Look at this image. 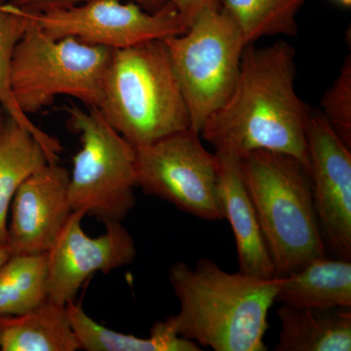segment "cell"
I'll list each match as a JSON object with an SVG mask.
<instances>
[{"label": "cell", "mask_w": 351, "mask_h": 351, "mask_svg": "<svg viewBox=\"0 0 351 351\" xmlns=\"http://www.w3.org/2000/svg\"><path fill=\"white\" fill-rule=\"evenodd\" d=\"M295 60L294 48L285 41L246 46L230 98L200 132L215 152L239 158L255 151L280 152L300 161L309 174L311 108L295 91Z\"/></svg>", "instance_id": "1"}, {"label": "cell", "mask_w": 351, "mask_h": 351, "mask_svg": "<svg viewBox=\"0 0 351 351\" xmlns=\"http://www.w3.org/2000/svg\"><path fill=\"white\" fill-rule=\"evenodd\" d=\"M179 313L166 319L179 336L216 351H265L269 309L283 277L230 274L207 258L193 269L182 262L169 269Z\"/></svg>", "instance_id": "2"}, {"label": "cell", "mask_w": 351, "mask_h": 351, "mask_svg": "<svg viewBox=\"0 0 351 351\" xmlns=\"http://www.w3.org/2000/svg\"><path fill=\"white\" fill-rule=\"evenodd\" d=\"M239 159L276 276H287L326 256L304 166L294 157L269 151L252 152Z\"/></svg>", "instance_id": "3"}, {"label": "cell", "mask_w": 351, "mask_h": 351, "mask_svg": "<svg viewBox=\"0 0 351 351\" xmlns=\"http://www.w3.org/2000/svg\"><path fill=\"white\" fill-rule=\"evenodd\" d=\"M98 110L135 147L191 129L163 40L112 51Z\"/></svg>", "instance_id": "4"}, {"label": "cell", "mask_w": 351, "mask_h": 351, "mask_svg": "<svg viewBox=\"0 0 351 351\" xmlns=\"http://www.w3.org/2000/svg\"><path fill=\"white\" fill-rule=\"evenodd\" d=\"M27 19L11 71L14 97L22 112H40L61 95L98 110L113 50L75 38H50Z\"/></svg>", "instance_id": "5"}, {"label": "cell", "mask_w": 351, "mask_h": 351, "mask_svg": "<svg viewBox=\"0 0 351 351\" xmlns=\"http://www.w3.org/2000/svg\"><path fill=\"white\" fill-rule=\"evenodd\" d=\"M188 108L191 130L225 105L239 77L248 45L239 25L223 7H210L184 34L163 40Z\"/></svg>", "instance_id": "6"}, {"label": "cell", "mask_w": 351, "mask_h": 351, "mask_svg": "<svg viewBox=\"0 0 351 351\" xmlns=\"http://www.w3.org/2000/svg\"><path fill=\"white\" fill-rule=\"evenodd\" d=\"M82 149L73 156L69 195L73 211L99 221L126 218L136 204V147L97 108H66Z\"/></svg>", "instance_id": "7"}, {"label": "cell", "mask_w": 351, "mask_h": 351, "mask_svg": "<svg viewBox=\"0 0 351 351\" xmlns=\"http://www.w3.org/2000/svg\"><path fill=\"white\" fill-rule=\"evenodd\" d=\"M136 174L137 186L145 195L199 219H223L218 159L205 149L199 134L191 129L136 147Z\"/></svg>", "instance_id": "8"}, {"label": "cell", "mask_w": 351, "mask_h": 351, "mask_svg": "<svg viewBox=\"0 0 351 351\" xmlns=\"http://www.w3.org/2000/svg\"><path fill=\"white\" fill-rule=\"evenodd\" d=\"M21 11L50 38H75L112 50L164 40L188 29L181 15L168 1L156 12H149L134 2L122 3L119 0H90L38 13Z\"/></svg>", "instance_id": "9"}, {"label": "cell", "mask_w": 351, "mask_h": 351, "mask_svg": "<svg viewBox=\"0 0 351 351\" xmlns=\"http://www.w3.org/2000/svg\"><path fill=\"white\" fill-rule=\"evenodd\" d=\"M82 211H73L47 252L48 300L66 306L75 302L95 272L110 274L130 265L137 255L135 241L121 221L104 223L106 232L91 237L82 228Z\"/></svg>", "instance_id": "10"}, {"label": "cell", "mask_w": 351, "mask_h": 351, "mask_svg": "<svg viewBox=\"0 0 351 351\" xmlns=\"http://www.w3.org/2000/svg\"><path fill=\"white\" fill-rule=\"evenodd\" d=\"M309 177L325 245L351 258V147L332 130L320 112L307 120Z\"/></svg>", "instance_id": "11"}, {"label": "cell", "mask_w": 351, "mask_h": 351, "mask_svg": "<svg viewBox=\"0 0 351 351\" xmlns=\"http://www.w3.org/2000/svg\"><path fill=\"white\" fill-rule=\"evenodd\" d=\"M69 172L49 162L25 179L14 195L7 226L11 255L47 253L73 213Z\"/></svg>", "instance_id": "12"}, {"label": "cell", "mask_w": 351, "mask_h": 351, "mask_svg": "<svg viewBox=\"0 0 351 351\" xmlns=\"http://www.w3.org/2000/svg\"><path fill=\"white\" fill-rule=\"evenodd\" d=\"M218 159V186L223 219L234 233L239 272L270 278L276 269L261 228L250 195L242 177L240 159L215 152Z\"/></svg>", "instance_id": "13"}, {"label": "cell", "mask_w": 351, "mask_h": 351, "mask_svg": "<svg viewBox=\"0 0 351 351\" xmlns=\"http://www.w3.org/2000/svg\"><path fill=\"white\" fill-rule=\"evenodd\" d=\"M277 302L295 308H351V263L346 258H313L283 281Z\"/></svg>", "instance_id": "14"}, {"label": "cell", "mask_w": 351, "mask_h": 351, "mask_svg": "<svg viewBox=\"0 0 351 351\" xmlns=\"http://www.w3.org/2000/svg\"><path fill=\"white\" fill-rule=\"evenodd\" d=\"M80 350L66 306L47 299L20 315L0 316V350Z\"/></svg>", "instance_id": "15"}, {"label": "cell", "mask_w": 351, "mask_h": 351, "mask_svg": "<svg viewBox=\"0 0 351 351\" xmlns=\"http://www.w3.org/2000/svg\"><path fill=\"white\" fill-rule=\"evenodd\" d=\"M277 351H350L351 309L295 308L283 304Z\"/></svg>", "instance_id": "16"}, {"label": "cell", "mask_w": 351, "mask_h": 351, "mask_svg": "<svg viewBox=\"0 0 351 351\" xmlns=\"http://www.w3.org/2000/svg\"><path fill=\"white\" fill-rule=\"evenodd\" d=\"M51 162L34 135L7 115L0 128V243L6 244L9 211L25 179Z\"/></svg>", "instance_id": "17"}, {"label": "cell", "mask_w": 351, "mask_h": 351, "mask_svg": "<svg viewBox=\"0 0 351 351\" xmlns=\"http://www.w3.org/2000/svg\"><path fill=\"white\" fill-rule=\"evenodd\" d=\"M80 350L86 351H199L195 341L179 336L165 321L156 322L149 338L108 329L90 317L75 302L66 304Z\"/></svg>", "instance_id": "18"}, {"label": "cell", "mask_w": 351, "mask_h": 351, "mask_svg": "<svg viewBox=\"0 0 351 351\" xmlns=\"http://www.w3.org/2000/svg\"><path fill=\"white\" fill-rule=\"evenodd\" d=\"M27 17L17 7L0 0V106L8 117L31 132L47 152L51 162L58 161L61 144L58 138L46 133L22 112L15 100L11 85V71L16 46L27 29Z\"/></svg>", "instance_id": "19"}, {"label": "cell", "mask_w": 351, "mask_h": 351, "mask_svg": "<svg viewBox=\"0 0 351 351\" xmlns=\"http://www.w3.org/2000/svg\"><path fill=\"white\" fill-rule=\"evenodd\" d=\"M47 299V253L11 255L0 269V316L20 315Z\"/></svg>", "instance_id": "20"}, {"label": "cell", "mask_w": 351, "mask_h": 351, "mask_svg": "<svg viewBox=\"0 0 351 351\" xmlns=\"http://www.w3.org/2000/svg\"><path fill=\"white\" fill-rule=\"evenodd\" d=\"M306 0H223V8L239 25L247 44L265 36H293L295 17Z\"/></svg>", "instance_id": "21"}, {"label": "cell", "mask_w": 351, "mask_h": 351, "mask_svg": "<svg viewBox=\"0 0 351 351\" xmlns=\"http://www.w3.org/2000/svg\"><path fill=\"white\" fill-rule=\"evenodd\" d=\"M320 113L348 147H351V57L321 100Z\"/></svg>", "instance_id": "22"}, {"label": "cell", "mask_w": 351, "mask_h": 351, "mask_svg": "<svg viewBox=\"0 0 351 351\" xmlns=\"http://www.w3.org/2000/svg\"><path fill=\"white\" fill-rule=\"evenodd\" d=\"M90 0H10L12 5L27 12H43L55 8H66L84 3ZM149 12H156L166 4V0H129Z\"/></svg>", "instance_id": "23"}, {"label": "cell", "mask_w": 351, "mask_h": 351, "mask_svg": "<svg viewBox=\"0 0 351 351\" xmlns=\"http://www.w3.org/2000/svg\"><path fill=\"white\" fill-rule=\"evenodd\" d=\"M175 7L176 10L189 27L203 11L210 7L219 5V0H166Z\"/></svg>", "instance_id": "24"}, {"label": "cell", "mask_w": 351, "mask_h": 351, "mask_svg": "<svg viewBox=\"0 0 351 351\" xmlns=\"http://www.w3.org/2000/svg\"><path fill=\"white\" fill-rule=\"evenodd\" d=\"M10 250H9L7 244L0 243V269H1L2 265L5 263L6 261L10 258Z\"/></svg>", "instance_id": "25"}, {"label": "cell", "mask_w": 351, "mask_h": 351, "mask_svg": "<svg viewBox=\"0 0 351 351\" xmlns=\"http://www.w3.org/2000/svg\"><path fill=\"white\" fill-rule=\"evenodd\" d=\"M5 110H3V108L0 106V128L3 125L4 121H5L7 115L5 117Z\"/></svg>", "instance_id": "26"}, {"label": "cell", "mask_w": 351, "mask_h": 351, "mask_svg": "<svg viewBox=\"0 0 351 351\" xmlns=\"http://www.w3.org/2000/svg\"><path fill=\"white\" fill-rule=\"evenodd\" d=\"M339 3L343 4V6H350L351 0H337Z\"/></svg>", "instance_id": "27"}]
</instances>
